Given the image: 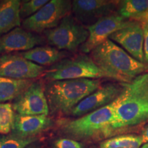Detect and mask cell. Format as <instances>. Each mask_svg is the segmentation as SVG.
Instances as JSON below:
<instances>
[{
  "instance_id": "1",
  "label": "cell",
  "mask_w": 148,
  "mask_h": 148,
  "mask_svg": "<svg viewBox=\"0 0 148 148\" xmlns=\"http://www.w3.org/2000/svg\"><path fill=\"white\" fill-rule=\"evenodd\" d=\"M122 84L123 91L114 101L118 133L148 122V71Z\"/></svg>"
},
{
  "instance_id": "2",
  "label": "cell",
  "mask_w": 148,
  "mask_h": 148,
  "mask_svg": "<svg viewBox=\"0 0 148 148\" xmlns=\"http://www.w3.org/2000/svg\"><path fill=\"white\" fill-rule=\"evenodd\" d=\"M58 125L60 132L66 138L78 141H94L112 137L118 134L114 125V101L75 119L62 120Z\"/></svg>"
},
{
  "instance_id": "3",
  "label": "cell",
  "mask_w": 148,
  "mask_h": 148,
  "mask_svg": "<svg viewBox=\"0 0 148 148\" xmlns=\"http://www.w3.org/2000/svg\"><path fill=\"white\" fill-rule=\"evenodd\" d=\"M90 57L110 79L121 83L130 82L148 71V65L136 60L110 39L94 49Z\"/></svg>"
},
{
  "instance_id": "4",
  "label": "cell",
  "mask_w": 148,
  "mask_h": 148,
  "mask_svg": "<svg viewBox=\"0 0 148 148\" xmlns=\"http://www.w3.org/2000/svg\"><path fill=\"white\" fill-rule=\"evenodd\" d=\"M101 85L100 79H74L56 80L45 85V94L49 112L71 114L78 103Z\"/></svg>"
},
{
  "instance_id": "5",
  "label": "cell",
  "mask_w": 148,
  "mask_h": 148,
  "mask_svg": "<svg viewBox=\"0 0 148 148\" xmlns=\"http://www.w3.org/2000/svg\"><path fill=\"white\" fill-rule=\"evenodd\" d=\"M43 75L49 82L74 79H110L90 56L84 54L62 59L45 70Z\"/></svg>"
},
{
  "instance_id": "6",
  "label": "cell",
  "mask_w": 148,
  "mask_h": 148,
  "mask_svg": "<svg viewBox=\"0 0 148 148\" xmlns=\"http://www.w3.org/2000/svg\"><path fill=\"white\" fill-rule=\"evenodd\" d=\"M43 32L48 43L60 51H76L88 36L87 28L71 14L65 16L58 26Z\"/></svg>"
},
{
  "instance_id": "7",
  "label": "cell",
  "mask_w": 148,
  "mask_h": 148,
  "mask_svg": "<svg viewBox=\"0 0 148 148\" xmlns=\"http://www.w3.org/2000/svg\"><path fill=\"white\" fill-rule=\"evenodd\" d=\"M72 10V1L69 0H51L38 12L22 23L25 30L31 32H43L58 26Z\"/></svg>"
},
{
  "instance_id": "8",
  "label": "cell",
  "mask_w": 148,
  "mask_h": 148,
  "mask_svg": "<svg viewBox=\"0 0 148 148\" xmlns=\"http://www.w3.org/2000/svg\"><path fill=\"white\" fill-rule=\"evenodd\" d=\"M134 22L123 18L117 13L100 18L95 23L86 27L88 36L86 42L80 47L81 51L84 53H90L97 46L109 39L111 34L132 25Z\"/></svg>"
},
{
  "instance_id": "9",
  "label": "cell",
  "mask_w": 148,
  "mask_h": 148,
  "mask_svg": "<svg viewBox=\"0 0 148 148\" xmlns=\"http://www.w3.org/2000/svg\"><path fill=\"white\" fill-rule=\"evenodd\" d=\"M43 84L33 82L13 100L12 107L21 115H48L49 113Z\"/></svg>"
},
{
  "instance_id": "10",
  "label": "cell",
  "mask_w": 148,
  "mask_h": 148,
  "mask_svg": "<svg viewBox=\"0 0 148 148\" xmlns=\"http://www.w3.org/2000/svg\"><path fill=\"white\" fill-rule=\"evenodd\" d=\"M45 66L36 64L20 54H3L0 56V76L14 79H32L43 75Z\"/></svg>"
},
{
  "instance_id": "11",
  "label": "cell",
  "mask_w": 148,
  "mask_h": 148,
  "mask_svg": "<svg viewBox=\"0 0 148 148\" xmlns=\"http://www.w3.org/2000/svg\"><path fill=\"white\" fill-rule=\"evenodd\" d=\"M123 86L122 83H108L101 85L87 97L83 99L71 111L74 116H82L110 104L119 97Z\"/></svg>"
},
{
  "instance_id": "12",
  "label": "cell",
  "mask_w": 148,
  "mask_h": 148,
  "mask_svg": "<svg viewBox=\"0 0 148 148\" xmlns=\"http://www.w3.org/2000/svg\"><path fill=\"white\" fill-rule=\"evenodd\" d=\"M118 1L108 0L72 1L73 17L79 23L90 25L100 18L114 14Z\"/></svg>"
},
{
  "instance_id": "13",
  "label": "cell",
  "mask_w": 148,
  "mask_h": 148,
  "mask_svg": "<svg viewBox=\"0 0 148 148\" xmlns=\"http://www.w3.org/2000/svg\"><path fill=\"white\" fill-rule=\"evenodd\" d=\"M109 39L121 45L136 60L145 63L144 32L142 23L135 21L132 25L114 32L109 37Z\"/></svg>"
},
{
  "instance_id": "14",
  "label": "cell",
  "mask_w": 148,
  "mask_h": 148,
  "mask_svg": "<svg viewBox=\"0 0 148 148\" xmlns=\"http://www.w3.org/2000/svg\"><path fill=\"white\" fill-rule=\"evenodd\" d=\"M45 38L18 27L0 37V53L26 51L42 45Z\"/></svg>"
},
{
  "instance_id": "15",
  "label": "cell",
  "mask_w": 148,
  "mask_h": 148,
  "mask_svg": "<svg viewBox=\"0 0 148 148\" xmlns=\"http://www.w3.org/2000/svg\"><path fill=\"white\" fill-rule=\"evenodd\" d=\"M53 122L48 115H21L15 114L11 134L23 138L36 137L52 127Z\"/></svg>"
},
{
  "instance_id": "16",
  "label": "cell",
  "mask_w": 148,
  "mask_h": 148,
  "mask_svg": "<svg viewBox=\"0 0 148 148\" xmlns=\"http://www.w3.org/2000/svg\"><path fill=\"white\" fill-rule=\"evenodd\" d=\"M19 0L0 2V37L21 25Z\"/></svg>"
},
{
  "instance_id": "17",
  "label": "cell",
  "mask_w": 148,
  "mask_h": 148,
  "mask_svg": "<svg viewBox=\"0 0 148 148\" xmlns=\"http://www.w3.org/2000/svg\"><path fill=\"white\" fill-rule=\"evenodd\" d=\"M24 58L27 59L38 65H51L65 58L67 53L60 51L53 47H36L30 50L19 53Z\"/></svg>"
},
{
  "instance_id": "18",
  "label": "cell",
  "mask_w": 148,
  "mask_h": 148,
  "mask_svg": "<svg viewBox=\"0 0 148 148\" xmlns=\"http://www.w3.org/2000/svg\"><path fill=\"white\" fill-rule=\"evenodd\" d=\"M117 14L126 19L140 21L148 12V0H123L118 1Z\"/></svg>"
},
{
  "instance_id": "19",
  "label": "cell",
  "mask_w": 148,
  "mask_h": 148,
  "mask_svg": "<svg viewBox=\"0 0 148 148\" xmlns=\"http://www.w3.org/2000/svg\"><path fill=\"white\" fill-rule=\"evenodd\" d=\"M33 82L32 79H14L0 76V103L14 100Z\"/></svg>"
},
{
  "instance_id": "20",
  "label": "cell",
  "mask_w": 148,
  "mask_h": 148,
  "mask_svg": "<svg viewBox=\"0 0 148 148\" xmlns=\"http://www.w3.org/2000/svg\"><path fill=\"white\" fill-rule=\"evenodd\" d=\"M143 144L140 135L121 134L103 140L99 148H140Z\"/></svg>"
},
{
  "instance_id": "21",
  "label": "cell",
  "mask_w": 148,
  "mask_h": 148,
  "mask_svg": "<svg viewBox=\"0 0 148 148\" xmlns=\"http://www.w3.org/2000/svg\"><path fill=\"white\" fill-rule=\"evenodd\" d=\"M15 114L12 104L0 103V134H8L11 132Z\"/></svg>"
},
{
  "instance_id": "22",
  "label": "cell",
  "mask_w": 148,
  "mask_h": 148,
  "mask_svg": "<svg viewBox=\"0 0 148 148\" xmlns=\"http://www.w3.org/2000/svg\"><path fill=\"white\" fill-rule=\"evenodd\" d=\"M38 140V137L23 138L12 134H0V148H25Z\"/></svg>"
},
{
  "instance_id": "23",
  "label": "cell",
  "mask_w": 148,
  "mask_h": 148,
  "mask_svg": "<svg viewBox=\"0 0 148 148\" xmlns=\"http://www.w3.org/2000/svg\"><path fill=\"white\" fill-rule=\"evenodd\" d=\"M49 0H29L24 1L20 5V17L21 19H26L38 12L47 3Z\"/></svg>"
},
{
  "instance_id": "24",
  "label": "cell",
  "mask_w": 148,
  "mask_h": 148,
  "mask_svg": "<svg viewBox=\"0 0 148 148\" xmlns=\"http://www.w3.org/2000/svg\"><path fill=\"white\" fill-rule=\"evenodd\" d=\"M52 148H85L82 142L69 138H58L55 139L51 144Z\"/></svg>"
},
{
  "instance_id": "25",
  "label": "cell",
  "mask_w": 148,
  "mask_h": 148,
  "mask_svg": "<svg viewBox=\"0 0 148 148\" xmlns=\"http://www.w3.org/2000/svg\"><path fill=\"white\" fill-rule=\"evenodd\" d=\"M144 32V43H143V52L145 63L148 65V25L142 24Z\"/></svg>"
},
{
  "instance_id": "26",
  "label": "cell",
  "mask_w": 148,
  "mask_h": 148,
  "mask_svg": "<svg viewBox=\"0 0 148 148\" xmlns=\"http://www.w3.org/2000/svg\"><path fill=\"white\" fill-rule=\"evenodd\" d=\"M140 136H141L142 141H143V144L148 143V125L143 130Z\"/></svg>"
},
{
  "instance_id": "27",
  "label": "cell",
  "mask_w": 148,
  "mask_h": 148,
  "mask_svg": "<svg viewBox=\"0 0 148 148\" xmlns=\"http://www.w3.org/2000/svg\"><path fill=\"white\" fill-rule=\"evenodd\" d=\"M25 148H42V144L39 141L36 140V141L34 142V143L29 144V145H27Z\"/></svg>"
},
{
  "instance_id": "28",
  "label": "cell",
  "mask_w": 148,
  "mask_h": 148,
  "mask_svg": "<svg viewBox=\"0 0 148 148\" xmlns=\"http://www.w3.org/2000/svg\"><path fill=\"white\" fill-rule=\"evenodd\" d=\"M140 23L148 25V12L145 14V16L142 18V19L140 20Z\"/></svg>"
},
{
  "instance_id": "29",
  "label": "cell",
  "mask_w": 148,
  "mask_h": 148,
  "mask_svg": "<svg viewBox=\"0 0 148 148\" xmlns=\"http://www.w3.org/2000/svg\"><path fill=\"white\" fill-rule=\"evenodd\" d=\"M140 148H148V143L143 144V145L141 146V147H140Z\"/></svg>"
}]
</instances>
